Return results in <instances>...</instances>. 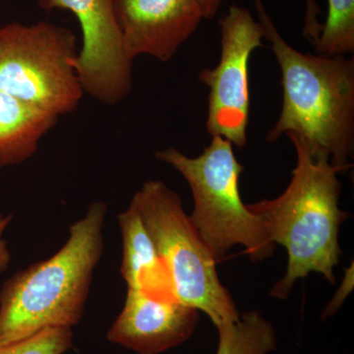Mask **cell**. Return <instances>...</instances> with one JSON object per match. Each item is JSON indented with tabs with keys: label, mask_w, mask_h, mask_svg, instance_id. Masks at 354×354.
Instances as JSON below:
<instances>
[{
	"label": "cell",
	"mask_w": 354,
	"mask_h": 354,
	"mask_svg": "<svg viewBox=\"0 0 354 354\" xmlns=\"http://www.w3.org/2000/svg\"><path fill=\"white\" fill-rule=\"evenodd\" d=\"M131 203L171 278L174 297L204 312L214 325L239 318V310L216 272V258L184 212L177 193L160 180H149Z\"/></svg>",
	"instance_id": "cell-5"
},
{
	"label": "cell",
	"mask_w": 354,
	"mask_h": 354,
	"mask_svg": "<svg viewBox=\"0 0 354 354\" xmlns=\"http://www.w3.org/2000/svg\"><path fill=\"white\" fill-rule=\"evenodd\" d=\"M199 311L177 299H160L127 288L124 305L106 337L138 354H160L190 339Z\"/></svg>",
	"instance_id": "cell-10"
},
{
	"label": "cell",
	"mask_w": 354,
	"mask_h": 354,
	"mask_svg": "<svg viewBox=\"0 0 354 354\" xmlns=\"http://www.w3.org/2000/svg\"><path fill=\"white\" fill-rule=\"evenodd\" d=\"M218 25L220 62L199 74L209 88L207 130L212 137H223L243 148L250 111L249 62L253 51L263 46L264 30L248 9L237 6L228 8Z\"/></svg>",
	"instance_id": "cell-7"
},
{
	"label": "cell",
	"mask_w": 354,
	"mask_h": 354,
	"mask_svg": "<svg viewBox=\"0 0 354 354\" xmlns=\"http://www.w3.org/2000/svg\"><path fill=\"white\" fill-rule=\"evenodd\" d=\"M317 53H354V0H328V15L315 44Z\"/></svg>",
	"instance_id": "cell-14"
},
{
	"label": "cell",
	"mask_w": 354,
	"mask_h": 354,
	"mask_svg": "<svg viewBox=\"0 0 354 354\" xmlns=\"http://www.w3.org/2000/svg\"><path fill=\"white\" fill-rule=\"evenodd\" d=\"M12 220V214H7V215L0 214V272L6 271L12 260L10 250L4 239V234Z\"/></svg>",
	"instance_id": "cell-17"
},
{
	"label": "cell",
	"mask_w": 354,
	"mask_h": 354,
	"mask_svg": "<svg viewBox=\"0 0 354 354\" xmlns=\"http://www.w3.org/2000/svg\"><path fill=\"white\" fill-rule=\"evenodd\" d=\"M70 328H46L37 334L0 346V354H65L73 348Z\"/></svg>",
	"instance_id": "cell-15"
},
{
	"label": "cell",
	"mask_w": 354,
	"mask_h": 354,
	"mask_svg": "<svg viewBox=\"0 0 354 354\" xmlns=\"http://www.w3.org/2000/svg\"><path fill=\"white\" fill-rule=\"evenodd\" d=\"M123 48L169 62L205 19L198 0H114Z\"/></svg>",
	"instance_id": "cell-9"
},
{
	"label": "cell",
	"mask_w": 354,
	"mask_h": 354,
	"mask_svg": "<svg viewBox=\"0 0 354 354\" xmlns=\"http://www.w3.org/2000/svg\"><path fill=\"white\" fill-rule=\"evenodd\" d=\"M118 221L123 245L120 274L127 288L160 299H176L167 268L131 202Z\"/></svg>",
	"instance_id": "cell-11"
},
{
	"label": "cell",
	"mask_w": 354,
	"mask_h": 354,
	"mask_svg": "<svg viewBox=\"0 0 354 354\" xmlns=\"http://www.w3.org/2000/svg\"><path fill=\"white\" fill-rule=\"evenodd\" d=\"M156 158L171 165L189 184L194 201L190 220L216 262L235 245L243 246L254 262L271 257L276 244L260 218L242 202L239 178L244 167L228 140L212 137L196 158L176 148L158 151Z\"/></svg>",
	"instance_id": "cell-4"
},
{
	"label": "cell",
	"mask_w": 354,
	"mask_h": 354,
	"mask_svg": "<svg viewBox=\"0 0 354 354\" xmlns=\"http://www.w3.org/2000/svg\"><path fill=\"white\" fill-rule=\"evenodd\" d=\"M353 266H351V268H349L348 272H346L344 283H342L339 290H337L335 297L333 298V301L328 305L327 308H326L325 312H324V317H330L332 316L333 314L335 313V311L339 308V306H341L342 302H344V297H346V295H348L351 290H353Z\"/></svg>",
	"instance_id": "cell-18"
},
{
	"label": "cell",
	"mask_w": 354,
	"mask_h": 354,
	"mask_svg": "<svg viewBox=\"0 0 354 354\" xmlns=\"http://www.w3.org/2000/svg\"><path fill=\"white\" fill-rule=\"evenodd\" d=\"M58 116L0 92V171L27 162Z\"/></svg>",
	"instance_id": "cell-12"
},
{
	"label": "cell",
	"mask_w": 354,
	"mask_h": 354,
	"mask_svg": "<svg viewBox=\"0 0 354 354\" xmlns=\"http://www.w3.org/2000/svg\"><path fill=\"white\" fill-rule=\"evenodd\" d=\"M304 1L306 8L304 14V36L310 44L315 46L323 27L322 23L319 22L318 20L321 9L317 4L316 0H304Z\"/></svg>",
	"instance_id": "cell-16"
},
{
	"label": "cell",
	"mask_w": 354,
	"mask_h": 354,
	"mask_svg": "<svg viewBox=\"0 0 354 354\" xmlns=\"http://www.w3.org/2000/svg\"><path fill=\"white\" fill-rule=\"evenodd\" d=\"M75 34L39 21L0 28V92L55 114L73 113L84 94L73 60Z\"/></svg>",
	"instance_id": "cell-6"
},
{
	"label": "cell",
	"mask_w": 354,
	"mask_h": 354,
	"mask_svg": "<svg viewBox=\"0 0 354 354\" xmlns=\"http://www.w3.org/2000/svg\"><path fill=\"white\" fill-rule=\"evenodd\" d=\"M223 1L225 0H198L205 19H212L215 17Z\"/></svg>",
	"instance_id": "cell-19"
},
{
	"label": "cell",
	"mask_w": 354,
	"mask_h": 354,
	"mask_svg": "<svg viewBox=\"0 0 354 354\" xmlns=\"http://www.w3.org/2000/svg\"><path fill=\"white\" fill-rule=\"evenodd\" d=\"M216 327V354H268L277 348L276 332L259 312H246L237 320L223 321Z\"/></svg>",
	"instance_id": "cell-13"
},
{
	"label": "cell",
	"mask_w": 354,
	"mask_h": 354,
	"mask_svg": "<svg viewBox=\"0 0 354 354\" xmlns=\"http://www.w3.org/2000/svg\"><path fill=\"white\" fill-rule=\"evenodd\" d=\"M286 136L297 156L290 185L276 199L247 204L270 239L288 251L286 274L271 291L279 299H286L298 279L310 272H319L330 285L335 283L334 270L342 255L339 228L349 216L339 208L342 185L337 174L342 171L329 158L312 155L302 137Z\"/></svg>",
	"instance_id": "cell-3"
},
{
	"label": "cell",
	"mask_w": 354,
	"mask_h": 354,
	"mask_svg": "<svg viewBox=\"0 0 354 354\" xmlns=\"http://www.w3.org/2000/svg\"><path fill=\"white\" fill-rule=\"evenodd\" d=\"M46 11L73 13L82 31V48L73 60L84 93L108 106L131 92L133 60L123 48L114 0H39Z\"/></svg>",
	"instance_id": "cell-8"
},
{
	"label": "cell",
	"mask_w": 354,
	"mask_h": 354,
	"mask_svg": "<svg viewBox=\"0 0 354 354\" xmlns=\"http://www.w3.org/2000/svg\"><path fill=\"white\" fill-rule=\"evenodd\" d=\"M106 202L88 205L69 227L64 246L48 259L20 270L0 288V346L46 328L75 327L82 320L94 272L104 249Z\"/></svg>",
	"instance_id": "cell-2"
},
{
	"label": "cell",
	"mask_w": 354,
	"mask_h": 354,
	"mask_svg": "<svg viewBox=\"0 0 354 354\" xmlns=\"http://www.w3.org/2000/svg\"><path fill=\"white\" fill-rule=\"evenodd\" d=\"M265 39L281 73V113L266 141L297 134L315 157L344 171L354 152V59L300 53L286 43L261 0H254Z\"/></svg>",
	"instance_id": "cell-1"
}]
</instances>
